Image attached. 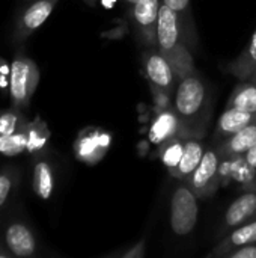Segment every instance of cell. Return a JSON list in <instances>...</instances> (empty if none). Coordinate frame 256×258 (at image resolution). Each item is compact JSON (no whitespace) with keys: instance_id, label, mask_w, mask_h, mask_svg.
<instances>
[{"instance_id":"1","label":"cell","mask_w":256,"mask_h":258,"mask_svg":"<svg viewBox=\"0 0 256 258\" xmlns=\"http://www.w3.org/2000/svg\"><path fill=\"white\" fill-rule=\"evenodd\" d=\"M155 47L161 51L174 65L178 79L189 73H193V59L184 42L183 23L175 11L161 3L155 30Z\"/></svg>"},{"instance_id":"2","label":"cell","mask_w":256,"mask_h":258,"mask_svg":"<svg viewBox=\"0 0 256 258\" xmlns=\"http://www.w3.org/2000/svg\"><path fill=\"white\" fill-rule=\"evenodd\" d=\"M207 86L204 80L193 71L181 77L174 92V112L186 127L196 128L207 113Z\"/></svg>"},{"instance_id":"3","label":"cell","mask_w":256,"mask_h":258,"mask_svg":"<svg viewBox=\"0 0 256 258\" xmlns=\"http://www.w3.org/2000/svg\"><path fill=\"white\" fill-rule=\"evenodd\" d=\"M39 83V68L23 50H18L11 62L9 91L11 106L18 110H26L30 106L32 97Z\"/></svg>"},{"instance_id":"4","label":"cell","mask_w":256,"mask_h":258,"mask_svg":"<svg viewBox=\"0 0 256 258\" xmlns=\"http://www.w3.org/2000/svg\"><path fill=\"white\" fill-rule=\"evenodd\" d=\"M198 195L192 187L178 180L170 197V228L177 236L190 234L198 224Z\"/></svg>"},{"instance_id":"5","label":"cell","mask_w":256,"mask_h":258,"mask_svg":"<svg viewBox=\"0 0 256 258\" xmlns=\"http://www.w3.org/2000/svg\"><path fill=\"white\" fill-rule=\"evenodd\" d=\"M220 168H222V156L219 150L207 148L199 166L186 180V183L192 187V190L198 195L199 200L210 198L216 194L222 178Z\"/></svg>"},{"instance_id":"6","label":"cell","mask_w":256,"mask_h":258,"mask_svg":"<svg viewBox=\"0 0 256 258\" xmlns=\"http://www.w3.org/2000/svg\"><path fill=\"white\" fill-rule=\"evenodd\" d=\"M59 0H29L27 5L21 6L12 30L14 42H24L32 33H35L50 17Z\"/></svg>"},{"instance_id":"7","label":"cell","mask_w":256,"mask_h":258,"mask_svg":"<svg viewBox=\"0 0 256 258\" xmlns=\"http://www.w3.org/2000/svg\"><path fill=\"white\" fill-rule=\"evenodd\" d=\"M145 74L154 91L169 97L175 92L178 83V74L169 59L158 51V48H151L143 54Z\"/></svg>"},{"instance_id":"8","label":"cell","mask_w":256,"mask_h":258,"mask_svg":"<svg viewBox=\"0 0 256 258\" xmlns=\"http://www.w3.org/2000/svg\"><path fill=\"white\" fill-rule=\"evenodd\" d=\"M3 243L12 257H33L38 249L35 233L23 221H12L5 227Z\"/></svg>"},{"instance_id":"9","label":"cell","mask_w":256,"mask_h":258,"mask_svg":"<svg viewBox=\"0 0 256 258\" xmlns=\"http://www.w3.org/2000/svg\"><path fill=\"white\" fill-rule=\"evenodd\" d=\"M256 213V189H250L241 194L237 200H234L226 209L223 225L220 230L222 236H226L229 231L238 228L240 225L249 222L255 218Z\"/></svg>"},{"instance_id":"10","label":"cell","mask_w":256,"mask_h":258,"mask_svg":"<svg viewBox=\"0 0 256 258\" xmlns=\"http://www.w3.org/2000/svg\"><path fill=\"white\" fill-rule=\"evenodd\" d=\"M161 0H139L133 5V21L148 44H155V30Z\"/></svg>"},{"instance_id":"11","label":"cell","mask_w":256,"mask_h":258,"mask_svg":"<svg viewBox=\"0 0 256 258\" xmlns=\"http://www.w3.org/2000/svg\"><path fill=\"white\" fill-rule=\"evenodd\" d=\"M253 121H256V113L253 112L226 106V109L223 110V113L220 115V118L217 121L216 132H214V141L217 144H222L229 136L235 135L237 132H240L241 128H244L246 125H249Z\"/></svg>"},{"instance_id":"12","label":"cell","mask_w":256,"mask_h":258,"mask_svg":"<svg viewBox=\"0 0 256 258\" xmlns=\"http://www.w3.org/2000/svg\"><path fill=\"white\" fill-rule=\"evenodd\" d=\"M250 243H256V218L240 225L238 228L229 231L226 236H223L219 245L214 246V249L207 257L223 258L229 251L244 246V245H250Z\"/></svg>"},{"instance_id":"13","label":"cell","mask_w":256,"mask_h":258,"mask_svg":"<svg viewBox=\"0 0 256 258\" xmlns=\"http://www.w3.org/2000/svg\"><path fill=\"white\" fill-rule=\"evenodd\" d=\"M204 153H205V148L199 139H196V138L184 139L183 156L180 159V163L172 171H169L170 175L177 180L186 181L195 172V169L199 166V163L204 157Z\"/></svg>"},{"instance_id":"14","label":"cell","mask_w":256,"mask_h":258,"mask_svg":"<svg viewBox=\"0 0 256 258\" xmlns=\"http://www.w3.org/2000/svg\"><path fill=\"white\" fill-rule=\"evenodd\" d=\"M256 145V121L250 122L235 135L229 136L226 141L217 145L222 159L244 156L249 150Z\"/></svg>"},{"instance_id":"15","label":"cell","mask_w":256,"mask_h":258,"mask_svg":"<svg viewBox=\"0 0 256 258\" xmlns=\"http://www.w3.org/2000/svg\"><path fill=\"white\" fill-rule=\"evenodd\" d=\"M32 189L35 195L47 201L51 198L53 190H54V171L51 163L44 159L38 157L35 165H33V174H32Z\"/></svg>"},{"instance_id":"16","label":"cell","mask_w":256,"mask_h":258,"mask_svg":"<svg viewBox=\"0 0 256 258\" xmlns=\"http://www.w3.org/2000/svg\"><path fill=\"white\" fill-rule=\"evenodd\" d=\"M180 124H181V121L175 112H172V110L161 112L151 125L149 141L155 145L164 144L166 141L178 136V130L181 127Z\"/></svg>"},{"instance_id":"17","label":"cell","mask_w":256,"mask_h":258,"mask_svg":"<svg viewBox=\"0 0 256 258\" xmlns=\"http://www.w3.org/2000/svg\"><path fill=\"white\" fill-rule=\"evenodd\" d=\"M256 68V30L253 32L249 44L244 47V50L241 51V54L234 59L228 70L229 73H232L235 77H238L240 80H250L253 71Z\"/></svg>"},{"instance_id":"18","label":"cell","mask_w":256,"mask_h":258,"mask_svg":"<svg viewBox=\"0 0 256 258\" xmlns=\"http://www.w3.org/2000/svg\"><path fill=\"white\" fill-rule=\"evenodd\" d=\"M26 139H27V153L38 156L47 145L50 139V132L47 124L36 116L33 121H29L26 125Z\"/></svg>"},{"instance_id":"19","label":"cell","mask_w":256,"mask_h":258,"mask_svg":"<svg viewBox=\"0 0 256 258\" xmlns=\"http://www.w3.org/2000/svg\"><path fill=\"white\" fill-rule=\"evenodd\" d=\"M228 106L238 107L247 112L256 113V83L252 80H243L232 91Z\"/></svg>"},{"instance_id":"20","label":"cell","mask_w":256,"mask_h":258,"mask_svg":"<svg viewBox=\"0 0 256 258\" xmlns=\"http://www.w3.org/2000/svg\"><path fill=\"white\" fill-rule=\"evenodd\" d=\"M27 119L23 113V110H18L15 107L2 109L0 110V136L14 135L20 130H24L27 125Z\"/></svg>"},{"instance_id":"21","label":"cell","mask_w":256,"mask_h":258,"mask_svg":"<svg viewBox=\"0 0 256 258\" xmlns=\"http://www.w3.org/2000/svg\"><path fill=\"white\" fill-rule=\"evenodd\" d=\"M27 151L26 128L14 135L0 136V157H15Z\"/></svg>"},{"instance_id":"22","label":"cell","mask_w":256,"mask_h":258,"mask_svg":"<svg viewBox=\"0 0 256 258\" xmlns=\"http://www.w3.org/2000/svg\"><path fill=\"white\" fill-rule=\"evenodd\" d=\"M183 151H184V138L175 136V138L166 141L164 144H161L160 159H161L163 165L169 171H172L180 163V159L183 156Z\"/></svg>"},{"instance_id":"23","label":"cell","mask_w":256,"mask_h":258,"mask_svg":"<svg viewBox=\"0 0 256 258\" xmlns=\"http://www.w3.org/2000/svg\"><path fill=\"white\" fill-rule=\"evenodd\" d=\"M20 183V171L15 166H5L0 171V209L9 201Z\"/></svg>"},{"instance_id":"24","label":"cell","mask_w":256,"mask_h":258,"mask_svg":"<svg viewBox=\"0 0 256 258\" xmlns=\"http://www.w3.org/2000/svg\"><path fill=\"white\" fill-rule=\"evenodd\" d=\"M163 5L169 6L172 11H175L183 23V29L186 27V21L192 23L190 18V0H161Z\"/></svg>"},{"instance_id":"25","label":"cell","mask_w":256,"mask_h":258,"mask_svg":"<svg viewBox=\"0 0 256 258\" xmlns=\"http://www.w3.org/2000/svg\"><path fill=\"white\" fill-rule=\"evenodd\" d=\"M223 258H256V243L235 248L229 251Z\"/></svg>"},{"instance_id":"26","label":"cell","mask_w":256,"mask_h":258,"mask_svg":"<svg viewBox=\"0 0 256 258\" xmlns=\"http://www.w3.org/2000/svg\"><path fill=\"white\" fill-rule=\"evenodd\" d=\"M9 76H11V63H8L3 57H0V92L8 95L9 91Z\"/></svg>"},{"instance_id":"27","label":"cell","mask_w":256,"mask_h":258,"mask_svg":"<svg viewBox=\"0 0 256 258\" xmlns=\"http://www.w3.org/2000/svg\"><path fill=\"white\" fill-rule=\"evenodd\" d=\"M145 246H143V242H140L139 245H136L133 249H130V251H127V252H124L122 254V257L125 258H131V257H143L145 255V249H143Z\"/></svg>"},{"instance_id":"28","label":"cell","mask_w":256,"mask_h":258,"mask_svg":"<svg viewBox=\"0 0 256 258\" xmlns=\"http://www.w3.org/2000/svg\"><path fill=\"white\" fill-rule=\"evenodd\" d=\"M244 159H246L247 165H249L253 171H256V145L252 150H249V151L244 154Z\"/></svg>"},{"instance_id":"29","label":"cell","mask_w":256,"mask_h":258,"mask_svg":"<svg viewBox=\"0 0 256 258\" xmlns=\"http://www.w3.org/2000/svg\"><path fill=\"white\" fill-rule=\"evenodd\" d=\"M0 257H12L11 252L8 251V248L5 246V243H3V245L0 243Z\"/></svg>"},{"instance_id":"30","label":"cell","mask_w":256,"mask_h":258,"mask_svg":"<svg viewBox=\"0 0 256 258\" xmlns=\"http://www.w3.org/2000/svg\"><path fill=\"white\" fill-rule=\"evenodd\" d=\"M250 80L256 83V68H255V71H253V74H252V77H250Z\"/></svg>"},{"instance_id":"31","label":"cell","mask_w":256,"mask_h":258,"mask_svg":"<svg viewBox=\"0 0 256 258\" xmlns=\"http://www.w3.org/2000/svg\"><path fill=\"white\" fill-rule=\"evenodd\" d=\"M127 3H130V5H134L136 2H139V0H125Z\"/></svg>"},{"instance_id":"32","label":"cell","mask_w":256,"mask_h":258,"mask_svg":"<svg viewBox=\"0 0 256 258\" xmlns=\"http://www.w3.org/2000/svg\"><path fill=\"white\" fill-rule=\"evenodd\" d=\"M255 218H256V213H255Z\"/></svg>"}]
</instances>
